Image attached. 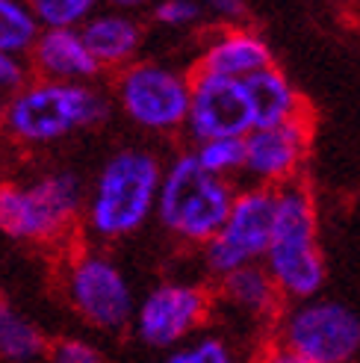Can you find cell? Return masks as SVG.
Wrapping results in <instances>:
<instances>
[{
	"mask_svg": "<svg viewBox=\"0 0 360 363\" xmlns=\"http://www.w3.org/2000/svg\"><path fill=\"white\" fill-rule=\"evenodd\" d=\"M110 118V101L89 83L33 77L0 104V130L18 145H50Z\"/></svg>",
	"mask_w": 360,
	"mask_h": 363,
	"instance_id": "1",
	"label": "cell"
},
{
	"mask_svg": "<svg viewBox=\"0 0 360 363\" xmlns=\"http://www.w3.org/2000/svg\"><path fill=\"white\" fill-rule=\"evenodd\" d=\"M163 169L154 154L128 148L103 162L92 189L86 192V222L103 240H118L139 230L151 216Z\"/></svg>",
	"mask_w": 360,
	"mask_h": 363,
	"instance_id": "2",
	"label": "cell"
},
{
	"mask_svg": "<svg viewBox=\"0 0 360 363\" xmlns=\"http://www.w3.org/2000/svg\"><path fill=\"white\" fill-rule=\"evenodd\" d=\"M86 204L74 172H47L24 184H0V233L15 242L47 245L68 237Z\"/></svg>",
	"mask_w": 360,
	"mask_h": 363,
	"instance_id": "3",
	"label": "cell"
},
{
	"mask_svg": "<svg viewBox=\"0 0 360 363\" xmlns=\"http://www.w3.org/2000/svg\"><path fill=\"white\" fill-rule=\"evenodd\" d=\"M233 204L230 186L198 166L195 154L174 160L159 177L157 216L171 233L192 242H210L222 230Z\"/></svg>",
	"mask_w": 360,
	"mask_h": 363,
	"instance_id": "4",
	"label": "cell"
},
{
	"mask_svg": "<svg viewBox=\"0 0 360 363\" xmlns=\"http://www.w3.org/2000/svg\"><path fill=\"white\" fill-rule=\"evenodd\" d=\"M266 257L269 278L290 296L308 298L325 281V266L316 248V213L304 189L286 186L275 195V225Z\"/></svg>",
	"mask_w": 360,
	"mask_h": 363,
	"instance_id": "5",
	"label": "cell"
},
{
	"mask_svg": "<svg viewBox=\"0 0 360 363\" xmlns=\"http://www.w3.org/2000/svg\"><path fill=\"white\" fill-rule=\"evenodd\" d=\"M65 298L77 316L101 331H118L133 319V293L121 269L95 251L74 254L65 266Z\"/></svg>",
	"mask_w": 360,
	"mask_h": 363,
	"instance_id": "6",
	"label": "cell"
},
{
	"mask_svg": "<svg viewBox=\"0 0 360 363\" xmlns=\"http://www.w3.org/2000/svg\"><path fill=\"white\" fill-rule=\"evenodd\" d=\"M118 104L145 130H174L189 113V83L171 68L136 62L118 77Z\"/></svg>",
	"mask_w": 360,
	"mask_h": 363,
	"instance_id": "7",
	"label": "cell"
},
{
	"mask_svg": "<svg viewBox=\"0 0 360 363\" xmlns=\"http://www.w3.org/2000/svg\"><path fill=\"white\" fill-rule=\"evenodd\" d=\"M275 225V192L251 189L233 198L230 213L207 245V263L213 272L227 275L233 269L248 266L254 257L266 254Z\"/></svg>",
	"mask_w": 360,
	"mask_h": 363,
	"instance_id": "8",
	"label": "cell"
},
{
	"mask_svg": "<svg viewBox=\"0 0 360 363\" xmlns=\"http://www.w3.org/2000/svg\"><path fill=\"white\" fill-rule=\"evenodd\" d=\"M286 349L313 363H349L360 352V319L337 301H316L286 322Z\"/></svg>",
	"mask_w": 360,
	"mask_h": 363,
	"instance_id": "9",
	"label": "cell"
},
{
	"mask_svg": "<svg viewBox=\"0 0 360 363\" xmlns=\"http://www.w3.org/2000/svg\"><path fill=\"white\" fill-rule=\"evenodd\" d=\"M189 130L195 139H242L251 133V110L242 80L195 74L189 83Z\"/></svg>",
	"mask_w": 360,
	"mask_h": 363,
	"instance_id": "10",
	"label": "cell"
},
{
	"mask_svg": "<svg viewBox=\"0 0 360 363\" xmlns=\"http://www.w3.org/2000/svg\"><path fill=\"white\" fill-rule=\"evenodd\" d=\"M210 296L192 284H163L133 311L136 334L154 349H169L207 319Z\"/></svg>",
	"mask_w": 360,
	"mask_h": 363,
	"instance_id": "11",
	"label": "cell"
},
{
	"mask_svg": "<svg viewBox=\"0 0 360 363\" xmlns=\"http://www.w3.org/2000/svg\"><path fill=\"white\" fill-rule=\"evenodd\" d=\"M310 124L298 116L278 127H263L245 136V169L263 180L290 177L308 151Z\"/></svg>",
	"mask_w": 360,
	"mask_h": 363,
	"instance_id": "12",
	"label": "cell"
},
{
	"mask_svg": "<svg viewBox=\"0 0 360 363\" xmlns=\"http://www.w3.org/2000/svg\"><path fill=\"white\" fill-rule=\"evenodd\" d=\"M27 62L35 77L62 83H89L101 71L80 30H39L27 50Z\"/></svg>",
	"mask_w": 360,
	"mask_h": 363,
	"instance_id": "13",
	"label": "cell"
},
{
	"mask_svg": "<svg viewBox=\"0 0 360 363\" xmlns=\"http://www.w3.org/2000/svg\"><path fill=\"white\" fill-rule=\"evenodd\" d=\"M83 35V45L92 53V60L101 68L128 65L142 45V30L130 15L121 12H103L92 15L86 24L77 27Z\"/></svg>",
	"mask_w": 360,
	"mask_h": 363,
	"instance_id": "14",
	"label": "cell"
},
{
	"mask_svg": "<svg viewBox=\"0 0 360 363\" xmlns=\"http://www.w3.org/2000/svg\"><path fill=\"white\" fill-rule=\"evenodd\" d=\"M242 89H245V98H248L251 124H254L251 130L278 127L283 121L296 118V113H298L296 92L290 89V83H286V77L272 65L242 77Z\"/></svg>",
	"mask_w": 360,
	"mask_h": 363,
	"instance_id": "15",
	"label": "cell"
},
{
	"mask_svg": "<svg viewBox=\"0 0 360 363\" xmlns=\"http://www.w3.org/2000/svg\"><path fill=\"white\" fill-rule=\"evenodd\" d=\"M269 65H272V53H269V48L257 39V35L230 33V35H222V39L204 53L201 65H198V74L242 80V77L254 74L260 68H269Z\"/></svg>",
	"mask_w": 360,
	"mask_h": 363,
	"instance_id": "16",
	"label": "cell"
},
{
	"mask_svg": "<svg viewBox=\"0 0 360 363\" xmlns=\"http://www.w3.org/2000/svg\"><path fill=\"white\" fill-rule=\"evenodd\" d=\"M45 352V334L9 301L0 298V363H33Z\"/></svg>",
	"mask_w": 360,
	"mask_h": 363,
	"instance_id": "17",
	"label": "cell"
},
{
	"mask_svg": "<svg viewBox=\"0 0 360 363\" xmlns=\"http://www.w3.org/2000/svg\"><path fill=\"white\" fill-rule=\"evenodd\" d=\"M275 289L278 286L269 278V272H263L257 266H242V269H233L225 275V296L237 307H242V311L254 313V316L272 313Z\"/></svg>",
	"mask_w": 360,
	"mask_h": 363,
	"instance_id": "18",
	"label": "cell"
},
{
	"mask_svg": "<svg viewBox=\"0 0 360 363\" xmlns=\"http://www.w3.org/2000/svg\"><path fill=\"white\" fill-rule=\"evenodd\" d=\"M39 30L42 27L33 18L27 0H0V53L24 57Z\"/></svg>",
	"mask_w": 360,
	"mask_h": 363,
	"instance_id": "19",
	"label": "cell"
},
{
	"mask_svg": "<svg viewBox=\"0 0 360 363\" xmlns=\"http://www.w3.org/2000/svg\"><path fill=\"white\" fill-rule=\"evenodd\" d=\"M101 0H27L42 30H77L95 15Z\"/></svg>",
	"mask_w": 360,
	"mask_h": 363,
	"instance_id": "20",
	"label": "cell"
},
{
	"mask_svg": "<svg viewBox=\"0 0 360 363\" xmlns=\"http://www.w3.org/2000/svg\"><path fill=\"white\" fill-rule=\"evenodd\" d=\"M198 166L204 172L219 177L222 172L240 169L245 166V136L242 139H213V142H201V148L195 154Z\"/></svg>",
	"mask_w": 360,
	"mask_h": 363,
	"instance_id": "21",
	"label": "cell"
},
{
	"mask_svg": "<svg viewBox=\"0 0 360 363\" xmlns=\"http://www.w3.org/2000/svg\"><path fill=\"white\" fill-rule=\"evenodd\" d=\"M47 360L50 363H106L103 354L86 340L77 337H62L57 340L53 346H47Z\"/></svg>",
	"mask_w": 360,
	"mask_h": 363,
	"instance_id": "22",
	"label": "cell"
},
{
	"mask_svg": "<svg viewBox=\"0 0 360 363\" xmlns=\"http://www.w3.org/2000/svg\"><path fill=\"white\" fill-rule=\"evenodd\" d=\"M30 80H33V71L24 57H18V53H0V104L9 101Z\"/></svg>",
	"mask_w": 360,
	"mask_h": 363,
	"instance_id": "23",
	"label": "cell"
},
{
	"mask_svg": "<svg viewBox=\"0 0 360 363\" xmlns=\"http://www.w3.org/2000/svg\"><path fill=\"white\" fill-rule=\"evenodd\" d=\"M163 363H233V360H230V352L222 340H201V342H195V346L177 349Z\"/></svg>",
	"mask_w": 360,
	"mask_h": 363,
	"instance_id": "24",
	"label": "cell"
},
{
	"mask_svg": "<svg viewBox=\"0 0 360 363\" xmlns=\"http://www.w3.org/2000/svg\"><path fill=\"white\" fill-rule=\"evenodd\" d=\"M201 6L195 0H159L154 6V18L159 24H169V27H184L189 21H195Z\"/></svg>",
	"mask_w": 360,
	"mask_h": 363,
	"instance_id": "25",
	"label": "cell"
},
{
	"mask_svg": "<svg viewBox=\"0 0 360 363\" xmlns=\"http://www.w3.org/2000/svg\"><path fill=\"white\" fill-rule=\"evenodd\" d=\"M260 363H313V360L301 357V354L293 352V349H275V352H269Z\"/></svg>",
	"mask_w": 360,
	"mask_h": 363,
	"instance_id": "26",
	"label": "cell"
},
{
	"mask_svg": "<svg viewBox=\"0 0 360 363\" xmlns=\"http://www.w3.org/2000/svg\"><path fill=\"white\" fill-rule=\"evenodd\" d=\"M215 12H222L225 18H242L245 15V6L242 0H210Z\"/></svg>",
	"mask_w": 360,
	"mask_h": 363,
	"instance_id": "27",
	"label": "cell"
},
{
	"mask_svg": "<svg viewBox=\"0 0 360 363\" xmlns=\"http://www.w3.org/2000/svg\"><path fill=\"white\" fill-rule=\"evenodd\" d=\"M106 4H113L116 9H136V6H145L148 0H106Z\"/></svg>",
	"mask_w": 360,
	"mask_h": 363,
	"instance_id": "28",
	"label": "cell"
}]
</instances>
